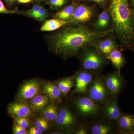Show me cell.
<instances>
[{
	"mask_svg": "<svg viewBox=\"0 0 134 134\" xmlns=\"http://www.w3.org/2000/svg\"><path fill=\"white\" fill-rule=\"evenodd\" d=\"M114 33L107 30H94L84 25L63 28L52 37L51 42L55 52L63 58L72 57L84 49L96 46L102 39Z\"/></svg>",
	"mask_w": 134,
	"mask_h": 134,
	"instance_id": "6da1fadb",
	"label": "cell"
},
{
	"mask_svg": "<svg viewBox=\"0 0 134 134\" xmlns=\"http://www.w3.org/2000/svg\"><path fill=\"white\" fill-rule=\"evenodd\" d=\"M112 29L121 50L134 52V26L129 0H109Z\"/></svg>",
	"mask_w": 134,
	"mask_h": 134,
	"instance_id": "7a4b0ae2",
	"label": "cell"
},
{
	"mask_svg": "<svg viewBox=\"0 0 134 134\" xmlns=\"http://www.w3.org/2000/svg\"><path fill=\"white\" fill-rule=\"evenodd\" d=\"M81 53L80 61L83 70L99 71L107 64V58L96 46L87 47Z\"/></svg>",
	"mask_w": 134,
	"mask_h": 134,
	"instance_id": "3957f363",
	"label": "cell"
},
{
	"mask_svg": "<svg viewBox=\"0 0 134 134\" xmlns=\"http://www.w3.org/2000/svg\"><path fill=\"white\" fill-rule=\"evenodd\" d=\"M88 89L89 97L96 102L104 101L108 92L104 79L97 77L93 79Z\"/></svg>",
	"mask_w": 134,
	"mask_h": 134,
	"instance_id": "277c9868",
	"label": "cell"
},
{
	"mask_svg": "<svg viewBox=\"0 0 134 134\" xmlns=\"http://www.w3.org/2000/svg\"><path fill=\"white\" fill-rule=\"evenodd\" d=\"M94 13L93 7L81 4L76 6L74 14L69 21L70 23L84 24L91 21L94 16Z\"/></svg>",
	"mask_w": 134,
	"mask_h": 134,
	"instance_id": "5b68a950",
	"label": "cell"
},
{
	"mask_svg": "<svg viewBox=\"0 0 134 134\" xmlns=\"http://www.w3.org/2000/svg\"><path fill=\"white\" fill-rule=\"evenodd\" d=\"M104 79L108 93L113 96L119 93L123 83L120 72L117 70L105 76Z\"/></svg>",
	"mask_w": 134,
	"mask_h": 134,
	"instance_id": "8992f818",
	"label": "cell"
},
{
	"mask_svg": "<svg viewBox=\"0 0 134 134\" xmlns=\"http://www.w3.org/2000/svg\"><path fill=\"white\" fill-rule=\"evenodd\" d=\"M76 105L79 112L86 116L95 115L98 112V105L90 97L79 98L76 102Z\"/></svg>",
	"mask_w": 134,
	"mask_h": 134,
	"instance_id": "52a82bcc",
	"label": "cell"
},
{
	"mask_svg": "<svg viewBox=\"0 0 134 134\" xmlns=\"http://www.w3.org/2000/svg\"><path fill=\"white\" fill-rule=\"evenodd\" d=\"M90 72L83 70L77 74L75 79V88L74 92L83 94L88 91L90 85L93 80V75Z\"/></svg>",
	"mask_w": 134,
	"mask_h": 134,
	"instance_id": "ba28073f",
	"label": "cell"
},
{
	"mask_svg": "<svg viewBox=\"0 0 134 134\" xmlns=\"http://www.w3.org/2000/svg\"><path fill=\"white\" fill-rule=\"evenodd\" d=\"M40 84L36 80H32L25 83L21 87L18 97L22 100L32 98L39 92Z\"/></svg>",
	"mask_w": 134,
	"mask_h": 134,
	"instance_id": "9c48e42d",
	"label": "cell"
},
{
	"mask_svg": "<svg viewBox=\"0 0 134 134\" xmlns=\"http://www.w3.org/2000/svg\"><path fill=\"white\" fill-rule=\"evenodd\" d=\"M115 36L111 34L100 40L96 46L97 48L106 57L115 49L119 48L117 38Z\"/></svg>",
	"mask_w": 134,
	"mask_h": 134,
	"instance_id": "30bf717a",
	"label": "cell"
},
{
	"mask_svg": "<svg viewBox=\"0 0 134 134\" xmlns=\"http://www.w3.org/2000/svg\"><path fill=\"white\" fill-rule=\"evenodd\" d=\"M8 112L11 117L14 118L30 117L31 115V109L24 103H15L8 107Z\"/></svg>",
	"mask_w": 134,
	"mask_h": 134,
	"instance_id": "8fae6325",
	"label": "cell"
},
{
	"mask_svg": "<svg viewBox=\"0 0 134 134\" xmlns=\"http://www.w3.org/2000/svg\"><path fill=\"white\" fill-rule=\"evenodd\" d=\"M104 112L105 117L109 119L116 121L119 119L122 114L117 99H112L107 102L104 108Z\"/></svg>",
	"mask_w": 134,
	"mask_h": 134,
	"instance_id": "7c38bea8",
	"label": "cell"
},
{
	"mask_svg": "<svg viewBox=\"0 0 134 134\" xmlns=\"http://www.w3.org/2000/svg\"><path fill=\"white\" fill-rule=\"evenodd\" d=\"M55 121L57 125L60 126L68 127L74 125L75 120L69 111L63 109L58 113Z\"/></svg>",
	"mask_w": 134,
	"mask_h": 134,
	"instance_id": "4fadbf2b",
	"label": "cell"
},
{
	"mask_svg": "<svg viewBox=\"0 0 134 134\" xmlns=\"http://www.w3.org/2000/svg\"><path fill=\"white\" fill-rule=\"evenodd\" d=\"M107 58L110 60L114 66L119 72L126 63V59L119 48L113 50Z\"/></svg>",
	"mask_w": 134,
	"mask_h": 134,
	"instance_id": "5bb4252c",
	"label": "cell"
},
{
	"mask_svg": "<svg viewBox=\"0 0 134 134\" xmlns=\"http://www.w3.org/2000/svg\"><path fill=\"white\" fill-rule=\"evenodd\" d=\"M134 115L122 114L117 120L120 129L125 133H132V125Z\"/></svg>",
	"mask_w": 134,
	"mask_h": 134,
	"instance_id": "9a60e30c",
	"label": "cell"
},
{
	"mask_svg": "<svg viewBox=\"0 0 134 134\" xmlns=\"http://www.w3.org/2000/svg\"><path fill=\"white\" fill-rule=\"evenodd\" d=\"M111 18L108 10H103L99 15L97 19L93 25L96 31H101L108 27L111 22Z\"/></svg>",
	"mask_w": 134,
	"mask_h": 134,
	"instance_id": "2e32d148",
	"label": "cell"
},
{
	"mask_svg": "<svg viewBox=\"0 0 134 134\" xmlns=\"http://www.w3.org/2000/svg\"><path fill=\"white\" fill-rule=\"evenodd\" d=\"M69 23V21H63L58 18L49 19L45 22L40 30L43 31H53Z\"/></svg>",
	"mask_w": 134,
	"mask_h": 134,
	"instance_id": "e0dca14e",
	"label": "cell"
},
{
	"mask_svg": "<svg viewBox=\"0 0 134 134\" xmlns=\"http://www.w3.org/2000/svg\"><path fill=\"white\" fill-rule=\"evenodd\" d=\"M48 99L46 95H38L31 98L30 104L32 110L36 112H38L45 108L48 104Z\"/></svg>",
	"mask_w": 134,
	"mask_h": 134,
	"instance_id": "ac0fdd59",
	"label": "cell"
},
{
	"mask_svg": "<svg viewBox=\"0 0 134 134\" xmlns=\"http://www.w3.org/2000/svg\"><path fill=\"white\" fill-rule=\"evenodd\" d=\"M43 91L50 98L53 100L59 99L62 93L58 86L51 83L45 84L43 86Z\"/></svg>",
	"mask_w": 134,
	"mask_h": 134,
	"instance_id": "d6986e66",
	"label": "cell"
},
{
	"mask_svg": "<svg viewBox=\"0 0 134 134\" xmlns=\"http://www.w3.org/2000/svg\"><path fill=\"white\" fill-rule=\"evenodd\" d=\"M76 6L75 4H70L55 14V18L63 21H69L72 18Z\"/></svg>",
	"mask_w": 134,
	"mask_h": 134,
	"instance_id": "ffe728a7",
	"label": "cell"
},
{
	"mask_svg": "<svg viewBox=\"0 0 134 134\" xmlns=\"http://www.w3.org/2000/svg\"><path fill=\"white\" fill-rule=\"evenodd\" d=\"M58 114V107L54 104L47 107L43 112V115L45 119L50 121L55 120Z\"/></svg>",
	"mask_w": 134,
	"mask_h": 134,
	"instance_id": "44dd1931",
	"label": "cell"
},
{
	"mask_svg": "<svg viewBox=\"0 0 134 134\" xmlns=\"http://www.w3.org/2000/svg\"><path fill=\"white\" fill-rule=\"evenodd\" d=\"M74 86V82L72 78L68 77L61 80L58 83V87L60 91L64 94L68 93Z\"/></svg>",
	"mask_w": 134,
	"mask_h": 134,
	"instance_id": "7402d4cb",
	"label": "cell"
},
{
	"mask_svg": "<svg viewBox=\"0 0 134 134\" xmlns=\"http://www.w3.org/2000/svg\"><path fill=\"white\" fill-rule=\"evenodd\" d=\"M111 127L105 124H97L92 127L91 133L93 134H108L111 131Z\"/></svg>",
	"mask_w": 134,
	"mask_h": 134,
	"instance_id": "603a6c76",
	"label": "cell"
},
{
	"mask_svg": "<svg viewBox=\"0 0 134 134\" xmlns=\"http://www.w3.org/2000/svg\"><path fill=\"white\" fill-rule=\"evenodd\" d=\"M35 125L42 132H45L49 127L48 121L46 119H38L35 122Z\"/></svg>",
	"mask_w": 134,
	"mask_h": 134,
	"instance_id": "cb8c5ba5",
	"label": "cell"
},
{
	"mask_svg": "<svg viewBox=\"0 0 134 134\" xmlns=\"http://www.w3.org/2000/svg\"><path fill=\"white\" fill-rule=\"evenodd\" d=\"M48 17V12L47 10L44 7L41 6L40 9L34 18L40 21L45 20Z\"/></svg>",
	"mask_w": 134,
	"mask_h": 134,
	"instance_id": "d4e9b609",
	"label": "cell"
},
{
	"mask_svg": "<svg viewBox=\"0 0 134 134\" xmlns=\"http://www.w3.org/2000/svg\"><path fill=\"white\" fill-rule=\"evenodd\" d=\"M15 121L16 124L25 129L29 126V120L26 117L15 118Z\"/></svg>",
	"mask_w": 134,
	"mask_h": 134,
	"instance_id": "484cf974",
	"label": "cell"
},
{
	"mask_svg": "<svg viewBox=\"0 0 134 134\" xmlns=\"http://www.w3.org/2000/svg\"><path fill=\"white\" fill-rule=\"evenodd\" d=\"M48 2L52 7L57 8L64 6L66 2V0H48Z\"/></svg>",
	"mask_w": 134,
	"mask_h": 134,
	"instance_id": "4316f807",
	"label": "cell"
},
{
	"mask_svg": "<svg viewBox=\"0 0 134 134\" xmlns=\"http://www.w3.org/2000/svg\"><path fill=\"white\" fill-rule=\"evenodd\" d=\"M41 7V6L38 5H34L31 9L28 10L25 14L26 15L34 18L38 12Z\"/></svg>",
	"mask_w": 134,
	"mask_h": 134,
	"instance_id": "83f0119b",
	"label": "cell"
},
{
	"mask_svg": "<svg viewBox=\"0 0 134 134\" xmlns=\"http://www.w3.org/2000/svg\"><path fill=\"white\" fill-rule=\"evenodd\" d=\"M13 133L15 134H26L27 133L26 129L19 125L15 124L13 127Z\"/></svg>",
	"mask_w": 134,
	"mask_h": 134,
	"instance_id": "f1b7e54d",
	"label": "cell"
},
{
	"mask_svg": "<svg viewBox=\"0 0 134 134\" xmlns=\"http://www.w3.org/2000/svg\"><path fill=\"white\" fill-rule=\"evenodd\" d=\"M15 10H9L6 8L2 1L0 0V14H14L16 13Z\"/></svg>",
	"mask_w": 134,
	"mask_h": 134,
	"instance_id": "f546056e",
	"label": "cell"
},
{
	"mask_svg": "<svg viewBox=\"0 0 134 134\" xmlns=\"http://www.w3.org/2000/svg\"><path fill=\"white\" fill-rule=\"evenodd\" d=\"M42 132L37 127H33L31 128L29 132V134H42Z\"/></svg>",
	"mask_w": 134,
	"mask_h": 134,
	"instance_id": "4dcf8cb0",
	"label": "cell"
},
{
	"mask_svg": "<svg viewBox=\"0 0 134 134\" xmlns=\"http://www.w3.org/2000/svg\"><path fill=\"white\" fill-rule=\"evenodd\" d=\"M89 1L102 5L105 4L107 0H89Z\"/></svg>",
	"mask_w": 134,
	"mask_h": 134,
	"instance_id": "1f68e13d",
	"label": "cell"
},
{
	"mask_svg": "<svg viewBox=\"0 0 134 134\" xmlns=\"http://www.w3.org/2000/svg\"><path fill=\"white\" fill-rule=\"evenodd\" d=\"M77 134H86L87 133L86 130L84 128H81L78 130L75 133Z\"/></svg>",
	"mask_w": 134,
	"mask_h": 134,
	"instance_id": "d6a6232c",
	"label": "cell"
},
{
	"mask_svg": "<svg viewBox=\"0 0 134 134\" xmlns=\"http://www.w3.org/2000/svg\"><path fill=\"white\" fill-rule=\"evenodd\" d=\"M131 14L132 22L134 26V7H131Z\"/></svg>",
	"mask_w": 134,
	"mask_h": 134,
	"instance_id": "836d02e7",
	"label": "cell"
},
{
	"mask_svg": "<svg viewBox=\"0 0 134 134\" xmlns=\"http://www.w3.org/2000/svg\"><path fill=\"white\" fill-rule=\"evenodd\" d=\"M8 5H11L16 0H4Z\"/></svg>",
	"mask_w": 134,
	"mask_h": 134,
	"instance_id": "e575fe53",
	"label": "cell"
},
{
	"mask_svg": "<svg viewBox=\"0 0 134 134\" xmlns=\"http://www.w3.org/2000/svg\"><path fill=\"white\" fill-rule=\"evenodd\" d=\"M17 1L20 3H26L31 2L32 0H17Z\"/></svg>",
	"mask_w": 134,
	"mask_h": 134,
	"instance_id": "d590c367",
	"label": "cell"
},
{
	"mask_svg": "<svg viewBox=\"0 0 134 134\" xmlns=\"http://www.w3.org/2000/svg\"><path fill=\"white\" fill-rule=\"evenodd\" d=\"M129 2H130V5L132 7H134V0H129Z\"/></svg>",
	"mask_w": 134,
	"mask_h": 134,
	"instance_id": "8d00e7d4",
	"label": "cell"
},
{
	"mask_svg": "<svg viewBox=\"0 0 134 134\" xmlns=\"http://www.w3.org/2000/svg\"><path fill=\"white\" fill-rule=\"evenodd\" d=\"M132 133H134V115L133 119V125H132Z\"/></svg>",
	"mask_w": 134,
	"mask_h": 134,
	"instance_id": "74e56055",
	"label": "cell"
},
{
	"mask_svg": "<svg viewBox=\"0 0 134 134\" xmlns=\"http://www.w3.org/2000/svg\"><path fill=\"white\" fill-rule=\"evenodd\" d=\"M36 1H43V0H36Z\"/></svg>",
	"mask_w": 134,
	"mask_h": 134,
	"instance_id": "f35d334b",
	"label": "cell"
}]
</instances>
